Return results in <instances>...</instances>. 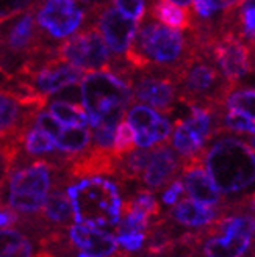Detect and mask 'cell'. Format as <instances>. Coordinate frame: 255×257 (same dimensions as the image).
<instances>
[{
	"mask_svg": "<svg viewBox=\"0 0 255 257\" xmlns=\"http://www.w3.org/2000/svg\"><path fill=\"white\" fill-rule=\"evenodd\" d=\"M21 221V215L11 209L7 202H0V229L7 227H18Z\"/></svg>",
	"mask_w": 255,
	"mask_h": 257,
	"instance_id": "obj_36",
	"label": "cell"
},
{
	"mask_svg": "<svg viewBox=\"0 0 255 257\" xmlns=\"http://www.w3.org/2000/svg\"><path fill=\"white\" fill-rule=\"evenodd\" d=\"M54 141L58 151L71 162L93 146V132L88 125H63Z\"/></svg>",
	"mask_w": 255,
	"mask_h": 257,
	"instance_id": "obj_23",
	"label": "cell"
},
{
	"mask_svg": "<svg viewBox=\"0 0 255 257\" xmlns=\"http://www.w3.org/2000/svg\"><path fill=\"white\" fill-rule=\"evenodd\" d=\"M21 154H24L25 159L32 160H50L65 170L69 163V159L58 151L55 141L33 124L27 127V131L24 132Z\"/></svg>",
	"mask_w": 255,
	"mask_h": 257,
	"instance_id": "obj_21",
	"label": "cell"
},
{
	"mask_svg": "<svg viewBox=\"0 0 255 257\" xmlns=\"http://www.w3.org/2000/svg\"><path fill=\"white\" fill-rule=\"evenodd\" d=\"M208 52L233 86H236L244 75L252 72V49L233 30H227L216 36L208 47Z\"/></svg>",
	"mask_w": 255,
	"mask_h": 257,
	"instance_id": "obj_11",
	"label": "cell"
},
{
	"mask_svg": "<svg viewBox=\"0 0 255 257\" xmlns=\"http://www.w3.org/2000/svg\"><path fill=\"white\" fill-rule=\"evenodd\" d=\"M125 119L135 128L136 146L141 149H152L166 143L174 128L166 116L144 104H132L125 111Z\"/></svg>",
	"mask_w": 255,
	"mask_h": 257,
	"instance_id": "obj_13",
	"label": "cell"
},
{
	"mask_svg": "<svg viewBox=\"0 0 255 257\" xmlns=\"http://www.w3.org/2000/svg\"><path fill=\"white\" fill-rule=\"evenodd\" d=\"M71 182L66 170L50 160L19 159L7 179L5 202L22 218L40 215L44 204L60 184Z\"/></svg>",
	"mask_w": 255,
	"mask_h": 257,
	"instance_id": "obj_3",
	"label": "cell"
},
{
	"mask_svg": "<svg viewBox=\"0 0 255 257\" xmlns=\"http://www.w3.org/2000/svg\"><path fill=\"white\" fill-rule=\"evenodd\" d=\"M185 190L191 199L197 202L211 205V207H224L225 198L219 188L214 185L213 179L205 170L202 162V154L196 157H191L182 162L180 176Z\"/></svg>",
	"mask_w": 255,
	"mask_h": 257,
	"instance_id": "obj_14",
	"label": "cell"
},
{
	"mask_svg": "<svg viewBox=\"0 0 255 257\" xmlns=\"http://www.w3.org/2000/svg\"><path fill=\"white\" fill-rule=\"evenodd\" d=\"M77 224L96 227L114 234L122 216L119 185L111 179L93 176L77 179L66 187Z\"/></svg>",
	"mask_w": 255,
	"mask_h": 257,
	"instance_id": "obj_4",
	"label": "cell"
},
{
	"mask_svg": "<svg viewBox=\"0 0 255 257\" xmlns=\"http://www.w3.org/2000/svg\"><path fill=\"white\" fill-rule=\"evenodd\" d=\"M152 149H141L132 151L119 160L116 177L119 182L127 184V182H141L143 173L147 166V162L150 159Z\"/></svg>",
	"mask_w": 255,
	"mask_h": 257,
	"instance_id": "obj_25",
	"label": "cell"
},
{
	"mask_svg": "<svg viewBox=\"0 0 255 257\" xmlns=\"http://www.w3.org/2000/svg\"><path fill=\"white\" fill-rule=\"evenodd\" d=\"M125 202H129L133 207L143 210L144 213H147L152 220H157L163 215L161 212V205L155 196V191H152L149 188H138L132 196H129L125 199Z\"/></svg>",
	"mask_w": 255,
	"mask_h": 257,
	"instance_id": "obj_29",
	"label": "cell"
},
{
	"mask_svg": "<svg viewBox=\"0 0 255 257\" xmlns=\"http://www.w3.org/2000/svg\"><path fill=\"white\" fill-rule=\"evenodd\" d=\"M247 257H255V249H253V251H252V252H250V254H249Z\"/></svg>",
	"mask_w": 255,
	"mask_h": 257,
	"instance_id": "obj_41",
	"label": "cell"
},
{
	"mask_svg": "<svg viewBox=\"0 0 255 257\" xmlns=\"http://www.w3.org/2000/svg\"><path fill=\"white\" fill-rule=\"evenodd\" d=\"M221 108L193 105L189 107L188 118L175 121L169 141L182 160L202 154L208 141L218 134V113Z\"/></svg>",
	"mask_w": 255,
	"mask_h": 257,
	"instance_id": "obj_8",
	"label": "cell"
},
{
	"mask_svg": "<svg viewBox=\"0 0 255 257\" xmlns=\"http://www.w3.org/2000/svg\"><path fill=\"white\" fill-rule=\"evenodd\" d=\"M50 100H63L69 102L74 105H83V93H82V83H71L65 88H61L58 93L50 96Z\"/></svg>",
	"mask_w": 255,
	"mask_h": 257,
	"instance_id": "obj_34",
	"label": "cell"
},
{
	"mask_svg": "<svg viewBox=\"0 0 255 257\" xmlns=\"http://www.w3.org/2000/svg\"><path fill=\"white\" fill-rule=\"evenodd\" d=\"M119 160L113 154V151H104L91 146L86 152L74 157L68 166L66 174L69 181L75 179H85L93 176H116Z\"/></svg>",
	"mask_w": 255,
	"mask_h": 257,
	"instance_id": "obj_20",
	"label": "cell"
},
{
	"mask_svg": "<svg viewBox=\"0 0 255 257\" xmlns=\"http://www.w3.org/2000/svg\"><path fill=\"white\" fill-rule=\"evenodd\" d=\"M147 15L157 22L178 32H189L194 24L193 10L177 5L171 0H149Z\"/></svg>",
	"mask_w": 255,
	"mask_h": 257,
	"instance_id": "obj_22",
	"label": "cell"
},
{
	"mask_svg": "<svg viewBox=\"0 0 255 257\" xmlns=\"http://www.w3.org/2000/svg\"><path fill=\"white\" fill-rule=\"evenodd\" d=\"M255 248V238L244 234L207 235L200 229V238L193 248L194 257H247Z\"/></svg>",
	"mask_w": 255,
	"mask_h": 257,
	"instance_id": "obj_17",
	"label": "cell"
},
{
	"mask_svg": "<svg viewBox=\"0 0 255 257\" xmlns=\"http://www.w3.org/2000/svg\"><path fill=\"white\" fill-rule=\"evenodd\" d=\"M132 93L133 102H141L163 114L174 113L178 104L175 75L166 71H136L132 77Z\"/></svg>",
	"mask_w": 255,
	"mask_h": 257,
	"instance_id": "obj_10",
	"label": "cell"
},
{
	"mask_svg": "<svg viewBox=\"0 0 255 257\" xmlns=\"http://www.w3.org/2000/svg\"><path fill=\"white\" fill-rule=\"evenodd\" d=\"M22 105L15 93L0 85V141H21L27 127L33 124L36 113Z\"/></svg>",
	"mask_w": 255,
	"mask_h": 257,
	"instance_id": "obj_16",
	"label": "cell"
},
{
	"mask_svg": "<svg viewBox=\"0 0 255 257\" xmlns=\"http://www.w3.org/2000/svg\"><path fill=\"white\" fill-rule=\"evenodd\" d=\"M244 137V140L247 141V143L252 146V149L255 151V135H243Z\"/></svg>",
	"mask_w": 255,
	"mask_h": 257,
	"instance_id": "obj_38",
	"label": "cell"
},
{
	"mask_svg": "<svg viewBox=\"0 0 255 257\" xmlns=\"http://www.w3.org/2000/svg\"><path fill=\"white\" fill-rule=\"evenodd\" d=\"M185 185L182 182L180 177L174 179V181L164 188L163 191V196H161V202L166 205V207H172L174 204H177L178 201H180L185 195Z\"/></svg>",
	"mask_w": 255,
	"mask_h": 257,
	"instance_id": "obj_35",
	"label": "cell"
},
{
	"mask_svg": "<svg viewBox=\"0 0 255 257\" xmlns=\"http://www.w3.org/2000/svg\"><path fill=\"white\" fill-rule=\"evenodd\" d=\"M147 2L149 0H110V4L124 16L136 21L138 24L147 16Z\"/></svg>",
	"mask_w": 255,
	"mask_h": 257,
	"instance_id": "obj_31",
	"label": "cell"
},
{
	"mask_svg": "<svg viewBox=\"0 0 255 257\" xmlns=\"http://www.w3.org/2000/svg\"><path fill=\"white\" fill-rule=\"evenodd\" d=\"M80 83L89 128L104 121H122L133 102L132 80L113 71H91L83 75Z\"/></svg>",
	"mask_w": 255,
	"mask_h": 257,
	"instance_id": "obj_6",
	"label": "cell"
},
{
	"mask_svg": "<svg viewBox=\"0 0 255 257\" xmlns=\"http://www.w3.org/2000/svg\"><path fill=\"white\" fill-rule=\"evenodd\" d=\"M35 0H0V25L21 16L32 8Z\"/></svg>",
	"mask_w": 255,
	"mask_h": 257,
	"instance_id": "obj_32",
	"label": "cell"
},
{
	"mask_svg": "<svg viewBox=\"0 0 255 257\" xmlns=\"http://www.w3.org/2000/svg\"><path fill=\"white\" fill-rule=\"evenodd\" d=\"M7 181H0V202H4V193H5Z\"/></svg>",
	"mask_w": 255,
	"mask_h": 257,
	"instance_id": "obj_39",
	"label": "cell"
},
{
	"mask_svg": "<svg viewBox=\"0 0 255 257\" xmlns=\"http://www.w3.org/2000/svg\"><path fill=\"white\" fill-rule=\"evenodd\" d=\"M33 238L21 227L0 229V257H35Z\"/></svg>",
	"mask_w": 255,
	"mask_h": 257,
	"instance_id": "obj_24",
	"label": "cell"
},
{
	"mask_svg": "<svg viewBox=\"0 0 255 257\" xmlns=\"http://www.w3.org/2000/svg\"><path fill=\"white\" fill-rule=\"evenodd\" d=\"M193 52V43L182 32L169 29L149 15L139 22L135 40L125 54L133 71L160 69L177 74Z\"/></svg>",
	"mask_w": 255,
	"mask_h": 257,
	"instance_id": "obj_2",
	"label": "cell"
},
{
	"mask_svg": "<svg viewBox=\"0 0 255 257\" xmlns=\"http://www.w3.org/2000/svg\"><path fill=\"white\" fill-rule=\"evenodd\" d=\"M136 148V134L135 128L129 124V121H121L116 127L113 143V154L118 159H122L127 154H130Z\"/></svg>",
	"mask_w": 255,
	"mask_h": 257,
	"instance_id": "obj_30",
	"label": "cell"
},
{
	"mask_svg": "<svg viewBox=\"0 0 255 257\" xmlns=\"http://www.w3.org/2000/svg\"><path fill=\"white\" fill-rule=\"evenodd\" d=\"M178 102L186 107H224L225 97L235 88L228 82L207 50L193 46V52L175 74Z\"/></svg>",
	"mask_w": 255,
	"mask_h": 257,
	"instance_id": "obj_5",
	"label": "cell"
},
{
	"mask_svg": "<svg viewBox=\"0 0 255 257\" xmlns=\"http://www.w3.org/2000/svg\"><path fill=\"white\" fill-rule=\"evenodd\" d=\"M146 232H116V241L121 249L127 252H138L146 246Z\"/></svg>",
	"mask_w": 255,
	"mask_h": 257,
	"instance_id": "obj_33",
	"label": "cell"
},
{
	"mask_svg": "<svg viewBox=\"0 0 255 257\" xmlns=\"http://www.w3.org/2000/svg\"><path fill=\"white\" fill-rule=\"evenodd\" d=\"M68 235L74 249L93 257H118L121 252L116 237L107 230L75 223L69 227Z\"/></svg>",
	"mask_w": 255,
	"mask_h": 257,
	"instance_id": "obj_19",
	"label": "cell"
},
{
	"mask_svg": "<svg viewBox=\"0 0 255 257\" xmlns=\"http://www.w3.org/2000/svg\"><path fill=\"white\" fill-rule=\"evenodd\" d=\"M169 210L164 213L168 220L177 227H186L191 230L205 229L221 216L227 215L224 207H211V205L197 202L191 198H182Z\"/></svg>",
	"mask_w": 255,
	"mask_h": 257,
	"instance_id": "obj_18",
	"label": "cell"
},
{
	"mask_svg": "<svg viewBox=\"0 0 255 257\" xmlns=\"http://www.w3.org/2000/svg\"><path fill=\"white\" fill-rule=\"evenodd\" d=\"M182 162V157L168 143L152 148L150 159L141 177V184L152 191L164 190L174 179L180 176Z\"/></svg>",
	"mask_w": 255,
	"mask_h": 257,
	"instance_id": "obj_15",
	"label": "cell"
},
{
	"mask_svg": "<svg viewBox=\"0 0 255 257\" xmlns=\"http://www.w3.org/2000/svg\"><path fill=\"white\" fill-rule=\"evenodd\" d=\"M171 2L180 5V7H191V4H193V0H171Z\"/></svg>",
	"mask_w": 255,
	"mask_h": 257,
	"instance_id": "obj_37",
	"label": "cell"
},
{
	"mask_svg": "<svg viewBox=\"0 0 255 257\" xmlns=\"http://www.w3.org/2000/svg\"><path fill=\"white\" fill-rule=\"evenodd\" d=\"M224 107L255 119V88L235 86L225 97Z\"/></svg>",
	"mask_w": 255,
	"mask_h": 257,
	"instance_id": "obj_28",
	"label": "cell"
},
{
	"mask_svg": "<svg viewBox=\"0 0 255 257\" xmlns=\"http://www.w3.org/2000/svg\"><path fill=\"white\" fill-rule=\"evenodd\" d=\"M96 4L91 0H35L32 10L46 41L58 46L93 25Z\"/></svg>",
	"mask_w": 255,
	"mask_h": 257,
	"instance_id": "obj_7",
	"label": "cell"
},
{
	"mask_svg": "<svg viewBox=\"0 0 255 257\" xmlns=\"http://www.w3.org/2000/svg\"><path fill=\"white\" fill-rule=\"evenodd\" d=\"M55 55L63 61L71 63L72 66L88 72L110 71L114 58L104 36L94 25H89L71 36L69 40L58 44Z\"/></svg>",
	"mask_w": 255,
	"mask_h": 257,
	"instance_id": "obj_9",
	"label": "cell"
},
{
	"mask_svg": "<svg viewBox=\"0 0 255 257\" xmlns=\"http://www.w3.org/2000/svg\"><path fill=\"white\" fill-rule=\"evenodd\" d=\"M202 162L225 204L249 195L255 185V151L238 134H214L202 151Z\"/></svg>",
	"mask_w": 255,
	"mask_h": 257,
	"instance_id": "obj_1",
	"label": "cell"
},
{
	"mask_svg": "<svg viewBox=\"0 0 255 257\" xmlns=\"http://www.w3.org/2000/svg\"><path fill=\"white\" fill-rule=\"evenodd\" d=\"M93 25L104 36L114 58H124L130 49L139 24L124 16L119 10L108 2H97L94 8Z\"/></svg>",
	"mask_w": 255,
	"mask_h": 257,
	"instance_id": "obj_12",
	"label": "cell"
},
{
	"mask_svg": "<svg viewBox=\"0 0 255 257\" xmlns=\"http://www.w3.org/2000/svg\"><path fill=\"white\" fill-rule=\"evenodd\" d=\"M75 257H93V255H89V254H86V252H80V251H79V254L75 255Z\"/></svg>",
	"mask_w": 255,
	"mask_h": 257,
	"instance_id": "obj_40",
	"label": "cell"
},
{
	"mask_svg": "<svg viewBox=\"0 0 255 257\" xmlns=\"http://www.w3.org/2000/svg\"><path fill=\"white\" fill-rule=\"evenodd\" d=\"M235 33L252 50L255 49V0H243L235 13Z\"/></svg>",
	"mask_w": 255,
	"mask_h": 257,
	"instance_id": "obj_26",
	"label": "cell"
},
{
	"mask_svg": "<svg viewBox=\"0 0 255 257\" xmlns=\"http://www.w3.org/2000/svg\"><path fill=\"white\" fill-rule=\"evenodd\" d=\"M49 113L65 125H88L89 118L83 105H74L63 100H50Z\"/></svg>",
	"mask_w": 255,
	"mask_h": 257,
	"instance_id": "obj_27",
	"label": "cell"
}]
</instances>
